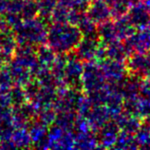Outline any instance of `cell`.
<instances>
[{
  "mask_svg": "<svg viewBox=\"0 0 150 150\" xmlns=\"http://www.w3.org/2000/svg\"><path fill=\"white\" fill-rule=\"evenodd\" d=\"M143 91H144V94L147 98H149L150 100V80H148L146 83L144 84V86L143 88Z\"/></svg>",
  "mask_w": 150,
  "mask_h": 150,
  "instance_id": "obj_1",
  "label": "cell"
},
{
  "mask_svg": "<svg viewBox=\"0 0 150 150\" xmlns=\"http://www.w3.org/2000/svg\"><path fill=\"white\" fill-rule=\"evenodd\" d=\"M149 26H150V21H149Z\"/></svg>",
  "mask_w": 150,
  "mask_h": 150,
  "instance_id": "obj_2",
  "label": "cell"
}]
</instances>
